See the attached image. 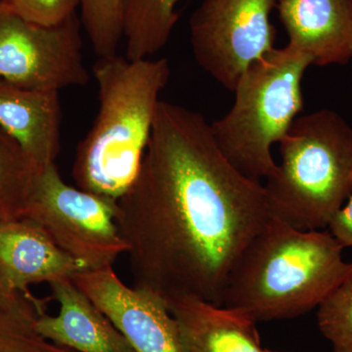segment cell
I'll return each instance as SVG.
<instances>
[{"instance_id":"cell-4","label":"cell","mask_w":352,"mask_h":352,"mask_svg":"<svg viewBox=\"0 0 352 352\" xmlns=\"http://www.w3.org/2000/svg\"><path fill=\"white\" fill-rule=\"evenodd\" d=\"M279 151L263 184L271 214L300 230L328 228L352 194V126L330 109L298 116Z\"/></svg>"},{"instance_id":"cell-1","label":"cell","mask_w":352,"mask_h":352,"mask_svg":"<svg viewBox=\"0 0 352 352\" xmlns=\"http://www.w3.org/2000/svg\"><path fill=\"white\" fill-rule=\"evenodd\" d=\"M263 182L236 170L201 113L161 100L140 170L118 201L134 287L222 305L245 248L273 219Z\"/></svg>"},{"instance_id":"cell-6","label":"cell","mask_w":352,"mask_h":352,"mask_svg":"<svg viewBox=\"0 0 352 352\" xmlns=\"http://www.w3.org/2000/svg\"><path fill=\"white\" fill-rule=\"evenodd\" d=\"M118 201L65 182L56 163L41 168L29 208V219L87 270L113 265L126 254L117 224Z\"/></svg>"},{"instance_id":"cell-14","label":"cell","mask_w":352,"mask_h":352,"mask_svg":"<svg viewBox=\"0 0 352 352\" xmlns=\"http://www.w3.org/2000/svg\"><path fill=\"white\" fill-rule=\"evenodd\" d=\"M61 122L59 91L0 82V127L41 168L56 163Z\"/></svg>"},{"instance_id":"cell-18","label":"cell","mask_w":352,"mask_h":352,"mask_svg":"<svg viewBox=\"0 0 352 352\" xmlns=\"http://www.w3.org/2000/svg\"><path fill=\"white\" fill-rule=\"evenodd\" d=\"M317 322L333 352H352V277L319 305Z\"/></svg>"},{"instance_id":"cell-11","label":"cell","mask_w":352,"mask_h":352,"mask_svg":"<svg viewBox=\"0 0 352 352\" xmlns=\"http://www.w3.org/2000/svg\"><path fill=\"white\" fill-rule=\"evenodd\" d=\"M85 270L32 220L0 222V278L9 288L32 296V285H50Z\"/></svg>"},{"instance_id":"cell-8","label":"cell","mask_w":352,"mask_h":352,"mask_svg":"<svg viewBox=\"0 0 352 352\" xmlns=\"http://www.w3.org/2000/svg\"><path fill=\"white\" fill-rule=\"evenodd\" d=\"M277 0H203L190 18L197 63L233 92L254 62L275 48L270 15Z\"/></svg>"},{"instance_id":"cell-10","label":"cell","mask_w":352,"mask_h":352,"mask_svg":"<svg viewBox=\"0 0 352 352\" xmlns=\"http://www.w3.org/2000/svg\"><path fill=\"white\" fill-rule=\"evenodd\" d=\"M288 45L316 66L346 65L352 58V0H277Z\"/></svg>"},{"instance_id":"cell-16","label":"cell","mask_w":352,"mask_h":352,"mask_svg":"<svg viewBox=\"0 0 352 352\" xmlns=\"http://www.w3.org/2000/svg\"><path fill=\"white\" fill-rule=\"evenodd\" d=\"M41 170L0 127V222L24 219Z\"/></svg>"},{"instance_id":"cell-22","label":"cell","mask_w":352,"mask_h":352,"mask_svg":"<svg viewBox=\"0 0 352 352\" xmlns=\"http://www.w3.org/2000/svg\"><path fill=\"white\" fill-rule=\"evenodd\" d=\"M265 352H275V351H268V349H266Z\"/></svg>"},{"instance_id":"cell-3","label":"cell","mask_w":352,"mask_h":352,"mask_svg":"<svg viewBox=\"0 0 352 352\" xmlns=\"http://www.w3.org/2000/svg\"><path fill=\"white\" fill-rule=\"evenodd\" d=\"M344 249L329 230H300L273 217L234 266L222 305L258 323L307 314L352 277Z\"/></svg>"},{"instance_id":"cell-19","label":"cell","mask_w":352,"mask_h":352,"mask_svg":"<svg viewBox=\"0 0 352 352\" xmlns=\"http://www.w3.org/2000/svg\"><path fill=\"white\" fill-rule=\"evenodd\" d=\"M14 12L34 24L54 25L76 13L80 0H7Z\"/></svg>"},{"instance_id":"cell-23","label":"cell","mask_w":352,"mask_h":352,"mask_svg":"<svg viewBox=\"0 0 352 352\" xmlns=\"http://www.w3.org/2000/svg\"><path fill=\"white\" fill-rule=\"evenodd\" d=\"M351 69H352V58H351Z\"/></svg>"},{"instance_id":"cell-2","label":"cell","mask_w":352,"mask_h":352,"mask_svg":"<svg viewBox=\"0 0 352 352\" xmlns=\"http://www.w3.org/2000/svg\"><path fill=\"white\" fill-rule=\"evenodd\" d=\"M99 107L94 126L76 147V187L119 201L138 177L162 91L171 75L166 58H98L92 69Z\"/></svg>"},{"instance_id":"cell-20","label":"cell","mask_w":352,"mask_h":352,"mask_svg":"<svg viewBox=\"0 0 352 352\" xmlns=\"http://www.w3.org/2000/svg\"><path fill=\"white\" fill-rule=\"evenodd\" d=\"M328 230L344 248L352 247V194L328 226Z\"/></svg>"},{"instance_id":"cell-5","label":"cell","mask_w":352,"mask_h":352,"mask_svg":"<svg viewBox=\"0 0 352 352\" xmlns=\"http://www.w3.org/2000/svg\"><path fill=\"white\" fill-rule=\"evenodd\" d=\"M311 65V58L287 44L240 76L232 107L210 129L220 151L242 175L261 182L276 168L271 148L302 111V82Z\"/></svg>"},{"instance_id":"cell-21","label":"cell","mask_w":352,"mask_h":352,"mask_svg":"<svg viewBox=\"0 0 352 352\" xmlns=\"http://www.w3.org/2000/svg\"><path fill=\"white\" fill-rule=\"evenodd\" d=\"M7 0H0V4L6 3Z\"/></svg>"},{"instance_id":"cell-7","label":"cell","mask_w":352,"mask_h":352,"mask_svg":"<svg viewBox=\"0 0 352 352\" xmlns=\"http://www.w3.org/2000/svg\"><path fill=\"white\" fill-rule=\"evenodd\" d=\"M78 14L54 25L34 24L0 4V82L31 89L85 87L90 80L82 55Z\"/></svg>"},{"instance_id":"cell-15","label":"cell","mask_w":352,"mask_h":352,"mask_svg":"<svg viewBox=\"0 0 352 352\" xmlns=\"http://www.w3.org/2000/svg\"><path fill=\"white\" fill-rule=\"evenodd\" d=\"M179 0H124L122 32L127 59L151 58L170 41Z\"/></svg>"},{"instance_id":"cell-12","label":"cell","mask_w":352,"mask_h":352,"mask_svg":"<svg viewBox=\"0 0 352 352\" xmlns=\"http://www.w3.org/2000/svg\"><path fill=\"white\" fill-rule=\"evenodd\" d=\"M50 289L59 311L50 315L43 310L38 314L36 327L44 338L78 352H136L72 278L53 282Z\"/></svg>"},{"instance_id":"cell-9","label":"cell","mask_w":352,"mask_h":352,"mask_svg":"<svg viewBox=\"0 0 352 352\" xmlns=\"http://www.w3.org/2000/svg\"><path fill=\"white\" fill-rule=\"evenodd\" d=\"M72 280L107 315L136 352H184L163 298L127 286L113 265L80 271Z\"/></svg>"},{"instance_id":"cell-13","label":"cell","mask_w":352,"mask_h":352,"mask_svg":"<svg viewBox=\"0 0 352 352\" xmlns=\"http://www.w3.org/2000/svg\"><path fill=\"white\" fill-rule=\"evenodd\" d=\"M184 352H265L256 324L238 308L184 296L166 302Z\"/></svg>"},{"instance_id":"cell-17","label":"cell","mask_w":352,"mask_h":352,"mask_svg":"<svg viewBox=\"0 0 352 352\" xmlns=\"http://www.w3.org/2000/svg\"><path fill=\"white\" fill-rule=\"evenodd\" d=\"M124 0H80V22L99 58L118 54L122 32Z\"/></svg>"}]
</instances>
